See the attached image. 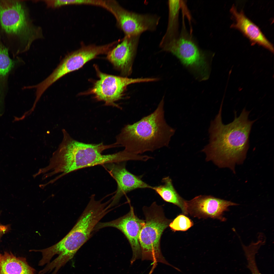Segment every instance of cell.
Listing matches in <instances>:
<instances>
[{
    "instance_id": "18",
    "label": "cell",
    "mask_w": 274,
    "mask_h": 274,
    "mask_svg": "<svg viewBox=\"0 0 274 274\" xmlns=\"http://www.w3.org/2000/svg\"><path fill=\"white\" fill-rule=\"evenodd\" d=\"M180 3L179 0L168 1V20L167 27L164 35L165 37H170L174 35Z\"/></svg>"
},
{
    "instance_id": "3",
    "label": "cell",
    "mask_w": 274,
    "mask_h": 274,
    "mask_svg": "<svg viewBox=\"0 0 274 274\" xmlns=\"http://www.w3.org/2000/svg\"><path fill=\"white\" fill-rule=\"evenodd\" d=\"M164 97L152 113L132 124L126 125L116 137L115 144L137 155L168 146L175 130L164 117Z\"/></svg>"
},
{
    "instance_id": "8",
    "label": "cell",
    "mask_w": 274,
    "mask_h": 274,
    "mask_svg": "<svg viewBox=\"0 0 274 274\" xmlns=\"http://www.w3.org/2000/svg\"><path fill=\"white\" fill-rule=\"evenodd\" d=\"M0 24L6 33L19 37L29 44L35 39L26 11L18 1H0Z\"/></svg>"
},
{
    "instance_id": "22",
    "label": "cell",
    "mask_w": 274,
    "mask_h": 274,
    "mask_svg": "<svg viewBox=\"0 0 274 274\" xmlns=\"http://www.w3.org/2000/svg\"><path fill=\"white\" fill-rule=\"evenodd\" d=\"M49 4L54 7H57L66 5L72 4H85L86 1L84 0H57L50 1Z\"/></svg>"
},
{
    "instance_id": "17",
    "label": "cell",
    "mask_w": 274,
    "mask_h": 274,
    "mask_svg": "<svg viewBox=\"0 0 274 274\" xmlns=\"http://www.w3.org/2000/svg\"><path fill=\"white\" fill-rule=\"evenodd\" d=\"M161 181L163 184L152 186L151 189L154 191L164 201L178 206L184 214L187 215L186 200L177 192L171 179L168 176L165 177L163 178Z\"/></svg>"
},
{
    "instance_id": "5",
    "label": "cell",
    "mask_w": 274,
    "mask_h": 274,
    "mask_svg": "<svg viewBox=\"0 0 274 274\" xmlns=\"http://www.w3.org/2000/svg\"><path fill=\"white\" fill-rule=\"evenodd\" d=\"M143 209L145 219L139 237L142 260L161 263L175 268L165 259L160 248L161 236L172 220L165 217L162 207L156 202Z\"/></svg>"
},
{
    "instance_id": "19",
    "label": "cell",
    "mask_w": 274,
    "mask_h": 274,
    "mask_svg": "<svg viewBox=\"0 0 274 274\" xmlns=\"http://www.w3.org/2000/svg\"><path fill=\"white\" fill-rule=\"evenodd\" d=\"M8 51V49L0 42V78L6 76L14 65Z\"/></svg>"
},
{
    "instance_id": "11",
    "label": "cell",
    "mask_w": 274,
    "mask_h": 274,
    "mask_svg": "<svg viewBox=\"0 0 274 274\" xmlns=\"http://www.w3.org/2000/svg\"><path fill=\"white\" fill-rule=\"evenodd\" d=\"M145 223V220L139 218L135 214L133 208L130 206L129 212L124 216L110 221L99 222L96 225L94 231L107 227L115 228L120 230L127 238L131 246L133 253L130 261L132 264L136 260L141 258L139 237Z\"/></svg>"
},
{
    "instance_id": "4",
    "label": "cell",
    "mask_w": 274,
    "mask_h": 274,
    "mask_svg": "<svg viewBox=\"0 0 274 274\" xmlns=\"http://www.w3.org/2000/svg\"><path fill=\"white\" fill-rule=\"evenodd\" d=\"M92 195L85 209L77 222L63 239L49 247L48 250L52 256L57 254L61 262L66 263L71 259L79 249L90 238L99 221L112 210L108 201L103 199L97 200Z\"/></svg>"
},
{
    "instance_id": "6",
    "label": "cell",
    "mask_w": 274,
    "mask_h": 274,
    "mask_svg": "<svg viewBox=\"0 0 274 274\" xmlns=\"http://www.w3.org/2000/svg\"><path fill=\"white\" fill-rule=\"evenodd\" d=\"M187 35L175 37L160 46L163 51L172 53L199 80H205L210 74L211 61Z\"/></svg>"
},
{
    "instance_id": "12",
    "label": "cell",
    "mask_w": 274,
    "mask_h": 274,
    "mask_svg": "<svg viewBox=\"0 0 274 274\" xmlns=\"http://www.w3.org/2000/svg\"><path fill=\"white\" fill-rule=\"evenodd\" d=\"M186 209L189 214L198 218H210L224 221L223 213L228 207L238 204L211 196L200 195L186 200Z\"/></svg>"
},
{
    "instance_id": "9",
    "label": "cell",
    "mask_w": 274,
    "mask_h": 274,
    "mask_svg": "<svg viewBox=\"0 0 274 274\" xmlns=\"http://www.w3.org/2000/svg\"><path fill=\"white\" fill-rule=\"evenodd\" d=\"M103 46L90 45L83 46L66 56L46 78L36 85L39 94H42L54 83L66 74L78 70L98 55L105 53Z\"/></svg>"
},
{
    "instance_id": "15",
    "label": "cell",
    "mask_w": 274,
    "mask_h": 274,
    "mask_svg": "<svg viewBox=\"0 0 274 274\" xmlns=\"http://www.w3.org/2000/svg\"><path fill=\"white\" fill-rule=\"evenodd\" d=\"M230 11L235 21L232 27L239 29L253 43L273 52V48L271 43L260 28L247 18L242 11L237 10L234 6H232Z\"/></svg>"
},
{
    "instance_id": "21",
    "label": "cell",
    "mask_w": 274,
    "mask_h": 274,
    "mask_svg": "<svg viewBox=\"0 0 274 274\" xmlns=\"http://www.w3.org/2000/svg\"><path fill=\"white\" fill-rule=\"evenodd\" d=\"M193 225V221L188 217L183 215L177 216L170 223L169 226L174 231H185Z\"/></svg>"
},
{
    "instance_id": "16",
    "label": "cell",
    "mask_w": 274,
    "mask_h": 274,
    "mask_svg": "<svg viewBox=\"0 0 274 274\" xmlns=\"http://www.w3.org/2000/svg\"><path fill=\"white\" fill-rule=\"evenodd\" d=\"M0 274H36V270L26 259L17 257L11 252L0 253Z\"/></svg>"
},
{
    "instance_id": "7",
    "label": "cell",
    "mask_w": 274,
    "mask_h": 274,
    "mask_svg": "<svg viewBox=\"0 0 274 274\" xmlns=\"http://www.w3.org/2000/svg\"><path fill=\"white\" fill-rule=\"evenodd\" d=\"M106 3L107 9L114 14L117 26L125 36H141L145 31L156 30L160 19L157 15L131 11L114 1H107Z\"/></svg>"
},
{
    "instance_id": "10",
    "label": "cell",
    "mask_w": 274,
    "mask_h": 274,
    "mask_svg": "<svg viewBox=\"0 0 274 274\" xmlns=\"http://www.w3.org/2000/svg\"><path fill=\"white\" fill-rule=\"evenodd\" d=\"M99 79L95 83L90 92L98 100L105 105L121 108L115 102L122 98L127 86L131 84L156 81L155 78H130L107 74L97 71Z\"/></svg>"
},
{
    "instance_id": "20",
    "label": "cell",
    "mask_w": 274,
    "mask_h": 274,
    "mask_svg": "<svg viewBox=\"0 0 274 274\" xmlns=\"http://www.w3.org/2000/svg\"><path fill=\"white\" fill-rule=\"evenodd\" d=\"M259 248V246L254 244L248 246H243L247 263L248 268L251 274H261L258 268L255 258Z\"/></svg>"
},
{
    "instance_id": "23",
    "label": "cell",
    "mask_w": 274,
    "mask_h": 274,
    "mask_svg": "<svg viewBox=\"0 0 274 274\" xmlns=\"http://www.w3.org/2000/svg\"><path fill=\"white\" fill-rule=\"evenodd\" d=\"M10 228V225H3L0 223V238L4 234L9 230Z\"/></svg>"
},
{
    "instance_id": "13",
    "label": "cell",
    "mask_w": 274,
    "mask_h": 274,
    "mask_svg": "<svg viewBox=\"0 0 274 274\" xmlns=\"http://www.w3.org/2000/svg\"><path fill=\"white\" fill-rule=\"evenodd\" d=\"M126 162L104 165L117 184L115 194L109 204L110 208L117 204L122 197L127 193L138 189L151 188L152 186L142 180V176L136 175L128 171L126 168Z\"/></svg>"
},
{
    "instance_id": "14",
    "label": "cell",
    "mask_w": 274,
    "mask_h": 274,
    "mask_svg": "<svg viewBox=\"0 0 274 274\" xmlns=\"http://www.w3.org/2000/svg\"><path fill=\"white\" fill-rule=\"evenodd\" d=\"M140 36H125L121 42L107 53L108 59L126 76L132 73Z\"/></svg>"
},
{
    "instance_id": "1",
    "label": "cell",
    "mask_w": 274,
    "mask_h": 274,
    "mask_svg": "<svg viewBox=\"0 0 274 274\" xmlns=\"http://www.w3.org/2000/svg\"><path fill=\"white\" fill-rule=\"evenodd\" d=\"M222 101L219 110L211 122L209 143L202 150L207 161H212L220 167H228L235 172L236 164L242 163L249 147V137L252 126L256 121L248 118L250 111L245 108L233 121L227 125L222 123Z\"/></svg>"
},
{
    "instance_id": "2",
    "label": "cell",
    "mask_w": 274,
    "mask_h": 274,
    "mask_svg": "<svg viewBox=\"0 0 274 274\" xmlns=\"http://www.w3.org/2000/svg\"><path fill=\"white\" fill-rule=\"evenodd\" d=\"M62 132V141L50 159L53 171L60 178L84 168L129 160L128 153L123 150L112 154H102L104 150L116 147L114 144L105 145L102 143H84L72 139L65 130Z\"/></svg>"
}]
</instances>
